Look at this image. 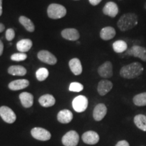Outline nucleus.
I'll return each mask as SVG.
<instances>
[{
	"label": "nucleus",
	"instance_id": "8",
	"mask_svg": "<svg viewBox=\"0 0 146 146\" xmlns=\"http://www.w3.org/2000/svg\"><path fill=\"white\" fill-rule=\"evenodd\" d=\"M37 58L42 62L50 65H55L58 61L56 56L47 50L39 51L37 54Z\"/></svg>",
	"mask_w": 146,
	"mask_h": 146
},
{
	"label": "nucleus",
	"instance_id": "34",
	"mask_svg": "<svg viewBox=\"0 0 146 146\" xmlns=\"http://www.w3.org/2000/svg\"><path fill=\"white\" fill-rule=\"evenodd\" d=\"M3 49H4V46H3V42L0 39V56H1L3 52Z\"/></svg>",
	"mask_w": 146,
	"mask_h": 146
},
{
	"label": "nucleus",
	"instance_id": "31",
	"mask_svg": "<svg viewBox=\"0 0 146 146\" xmlns=\"http://www.w3.org/2000/svg\"><path fill=\"white\" fill-rule=\"evenodd\" d=\"M15 37V31L13 29H8L5 32V38L8 41H11Z\"/></svg>",
	"mask_w": 146,
	"mask_h": 146
},
{
	"label": "nucleus",
	"instance_id": "23",
	"mask_svg": "<svg viewBox=\"0 0 146 146\" xmlns=\"http://www.w3.org/2000/svg\"><path fill=\"white\" fill-rule=\"evenodd\" d=\"M8 72L13 76H25L27 74V69L23 66L14 65L11 66L8 69Z\"/></svg>",
	"mask_w": 146,
	"mask_h": 146
},
{
	"label": "nucleus",
	"instance_id": "14",
	"mask_svg": "<svg viewBox=\"0 0 146 146\" xmlns=\"http://www.w3.org/2000/svg\"><path fill=\"white\" fill-rule=\"evenodd\" d=\"M62 36L64 39L68 40V41H77L80 38V34L75 29H65L61 32Z\"/></svg>",
	"mask_w": 146,
	"mask_h": 146
},
{
	"label": "nucleus",
	"instance_id": "13",
	"mask_svg": "<svg viewBox=\"0 0 146 146\" xmlns=\"http://www.w3.org/2000/svg\"><path fill=\"white\" fill-rule=\"evenodd\" d=\"M107 114V107L104 104H98L94 108V112H93V116L95 120L100 121L105 117Z\"/></svg>",
	"mask_w": 146,
	"mask_h": 146
},
{
	"label": "nucleus",
	"instance_id": "19",
	"mask_svg": "<svg viewBox=\"0 0 146 146\" xmlns=\"http://www.w3.org/2000/svg\"><path fill=\"white\" fill-rule=\"evenodd\" d=\"M69 67H70L71 72L76 76L80 75L83 72V67H82L81 61L76 58H72L70 60Z\"/></svg>",
	"mask_w": 146,
	"mask_h": 146
},
{
	"label": "nucleus",
	"instance_id": "25",
	"mask_svg": "<svg viewBox=\"0 0 146 146\" xmlns=\"http://www.w3.org/2000/svg\"><path fill=\"white\" fill-rule=\"evenodd\" d=\"M134 123L138 129L146 131V116L143 114H137L134 117Z\"/></svg>",
	"mask_w": 146,
	"mask_h": 146
},
{
	"label": "nucleus",
	"instance_id": "17",
	"mask_svg": "<svg viewBox=\"0 0 146 146\" xmlns=\"http://www.w3.org/2000/svg\"><path fill=\"white\" fill-rule=\"evenodd\" d=\"M19 99L22 105L25 108H29L33 105L34 97L31 94L28 92H23L20 94Z\"/></svg>",
	"mask_w": 146,
	"mask_h": 146
},
{
	"label": "nucleus",
	"instance_id": "32",
	"mask_svg": "<svg viewBox=\"0 0 146 146\" xmlns=\"http://www.w3.org/2000/svg\"><path fill=\"white\" fill-rule=\"evenodd\" d=\"M115 146H130V145H129V143H128L127 141H125V140H122V141H118Z\"/></svg>",
	"mask_w": 146,
	"mask_h": 146
},
{
	"label": "nucleus",
	"instance_id": "4",
	"mask_svg": "<svg viewBox=\"0 0 146 146\" xmlns=\"http://www.w3.org/2000/svg\"><path fill=\"white\" fill-rule=\"evenodd\" d=\"M88 106V100L85 96H76L72 101L73 109L76 112L81 113L86 110Z\"/></svg>",
	"mask_w": 146,
	"mask_h": 146
},
{
	"label": "nucleus",
	"instance_id": "1",
	"mask_svg": "<svg viewBox=\"0 0 146 146\" xmlns=\"http://www.w3.org/2000/svg\"><path fill=\"white\" fill-rule=\"evenodd\" d=\"M143 70L141 64L135 62L122 67L120 70V75L127 79H133L141 75Z\"/></svg>",
	"mask_w": 146,
	"mask_h": 146
},
{
	"label": "nucleus",
	"instance_id": "3",
	"mask_svg": "<svg viewBox=\"0 0 146 146\" xmlns=\"http://www.w3.org/2000/svg\"><path fill=\"white\" fill-rule=\"evenodd\" d=\"M66 12L67 11L65 7L58 3H51L47 10L48 17L54 20L64 17Z\"/></svg>",
	"mask_w": 146,
	"mask_h": 146
},
{
	"label": "nucleus",
	"instance_id": "37",
	"mask_svg": "<svg viewBox=\"0 0 146 146\" xmlns=\"http://www.w3.org/2000/svg\"><path fill=\"white\" fill-rule=\"evenodd\" d=\"M144 8H145V10H146V2L144 3Z\"/></svg>",
	"mask_w": 146,
	"mask_h": 146
},
{
	"label": "nucleus",
	"instance_id": "12",
	"mask_svg": "<svg viewBox=\"0 0 146 146\" xmlns=\"http://www.w3.org/2000/svg\"><path fill=\"white\" fill-rule=\"evenodd\" d=\"M82 140L85 143L88 145H95L98 143L100 140L99 135L93 131H89L83 133L82 135Z\"/></svg>",
	"mask_w": 146,
	"mask_h": 146
},
{
	"label": "nucleus",
	"instance_id": "38",
	"mask_svg": "<svg viewBox=\"0 0 146 146\" xmlns=\"http://www.w3.org/2000/svg\"><path fill=\"white\" fill-rule=\"evenodd\" d=\"M74 1H78V0H74Z\"/></svg>",
	"mask_w": 146,
	"mask_h": 146
},
{
	"label": "nucleus",
	"instance_id": "35",
	"mask_svg": "<svg viewBox=\"0 0 146 146\" xmlns=\"http://www.w3.org/2000/svg\"><path fill=\"white\" fill-rule=\"evenodd\" d=\"M5 30V26L2 23H0V33H2Z\"/></svg>",
	"mask_w": 146,
	"mask_h": 146
},
{
	"label": "nucleus",
	"instance_id": "18",
	"mask_svg": "<svg viewBox=\"0 0 146 146\" xmlns=\"http://www.w3.org/2000/svg\"><path fill=\"white\" fill-rule=\"evenodd\" d=\"M58 120L60 123L68 124L72 121L73 118V114L69 110H62L60 111L57 115Z\"/></svg>",
	"mask_w": 146,
	"mask_h": 146
},
{
	"label": "nucleus",
	"instance_id": "16",
	"mask_svg": "<svg viewBox=\"0 0 146 146\" xmlns=\"http://www.w3.org/2000/svg\"><path fill=\"white\" fill-rule=\"evenodd\" d=\"M29 85V81L27 79H18L10 82L8 88L12 91H18L27 88Z\"/></svg>",
	"mask_w": 146,
	"mask_h": 146
},
{
	"label": "nucleus",
	"instance_id": "26",
	"mask_svg": "<svg viewBox=\"0 0 146 146\" xmlns=\"http://www.w3.org/2000/svg\"><path fill=\"white\" fill-rule=\"evenodd\" d=\"M112 48L116 53L121 54L127 50L128 45L127 43L123 40H117L113 43Z\"/></svg>",
	"mask_w": 146,
	"mask_h": 146
},
{
	"label": "nucleus",
	"instance_id": "28",
	"mask_svg": "<svg viewBox=\"0 0 146 146\" xmlns=\"http://www.w3.org/2000/svg\"><path fill=\"white\" fill-rule=\"evenodd\" d=\"M35 75L36 79L39 81H45L49 76V71L46 68L42 67L36 71Z\"/></svg>",
	"mask_w": 146,
	"mask_h": 146
},
{
	"label": "nucleus",
	"instance_id": "11",
	"mask_svg": "<svg viewBox=\"0 0 146 146\" xmlns=\"http://www.w3.org/2000/svg\"><path fill=\"white\" fill-rule=\"evenodd\" d=\"M102 12L106 16H108L111 18H114L118 14L119 9L116 3L113 2V1H109L106 3L104 6Z\"/></svg>",
	"mask_w": 146,
	"mask_h": 146
},
{
	"label": "nucleus",
	"instance_id": "36",
	"mask_svg": "<svg viewBox=\"0 0 146 146\" xmlns=\"http://www.w3.org/2000/svg\"><path fill=\"white\" fill-rule=\"evenodd\" d=\"M3 12V8H2V0H0V16H1Z\"/></svg>",
	"mask_w": 146,
	"mask_h": 146
},
{
	"label": "nucleus",
	"instance_id": "24",
	"mask_svg": "<svg viewBox=\"0 0 146 146\" xmlns=\"http://www.w3.org/2000/svg\"><path fill=\"white\" fill-rule=\"evenodd\" d=\"M19 23L25 27L27 31L30 33L34 32L35 27V25L30 18H27L25 16H21L19 18Z\"/></svg>",
	"mask_w": 146,
	"mask_h": 146
},
{
	"label": "nucleus",
	"instance_id": "22",
	"mask_svg": "<svg viewBox=\"0 0 146 146\" xmlns=\"http://www.w3.org/2000/svg\"><path fill=\"white\" fill-rule=\"evenodd\" d=\"M39 102L41 106L44 108H49L53 106L56 103V99L52 95L45 94L41 96L39 99Z\"/></svg>",
	"mask_w": 146,
	"mask_h": 146
},
{
	"label": "nucleus",
	"instance_id": "15",
	"mask_svg": "<svg viewBox=\"0 0 146 146\" xmlns=\"http://www.w3.org/2000/svg\"><path fill=\"white\" fill-rule=\"evenodd\" d=\"M113 84L110 81L104 79L99 82L98 85V92L100 96H104L112 90Z\"/></svg>",
	"mask_w": 146,
	"mask_h": 146
},
{
	"label": "nucleus",
	"instance_id": "39",
	"mask_svg": "<svg viewBox=\"0 0 146 146\" xmlns=\"http://www.w3.org/2000/svg\"><path fill=\"white\" fill-rule=\"evenodd\" d=\"M119 1H122V0H119Z\"/></svg>",
	"mask_w": 146,
	"mask_h": 146
},
{
	"label": "nucleus",
	"instance_id": "6",
	"mask_svg": "<svg viewBox=\"0 0 146 146\" xmlns=\"http://www.w3.org/2000/svg\"><path fill=\"white\" fill-rule=\"evenodd\" d=\"M0 116L3 121L8 124H12L16 121V116L10 108L5 106L0 107Z\"/></svg>",
	"mask_w": 146,
	"mask_h": 146
},
{
	"label": "nucleus",
	"instance_id": "30",
	"mask_svg": "<svg viewBox=\"0 0 146 146\" xmlns=\"http://www.w3.org/2000/svg\"><path fill=\"white\" fill-rule=\"evenodd\" d=\"M11 60L12 61H16V62H21L24 61L27 58V55L25 53H16V54H12L11 56Z\"/></svg>",
	"mask_w": 146,
	"mask_h": 146
},
{
	"label": "nucleus",
	"instance_id": "5",
	"mask_svg": "<svg viewBox=\"0 0 146 146\" xmlns=\"http://www.w3.org/2000/svg\"><path fill=\"white\" fill-rule=\"evenodd\" d=\"M79 141V135L75 131L66 133L62 139V142L65 146H76Z\"/></svg>",
	"mask_w": 146,
	"mask_h": 146
},
{
	"label": "nucleus",
	"instance_id": "20",
	"mask_svg": "<svg viewBox=\"0 0 146 146\" xmlns=\"http://www.w3.org/2000/svg\"><path fill=\"white\" fill-rule=\"evenodd\" d=\"M100 37L104 41L112 39L116 35V30L112 27H106L100 31Z\"/></svg>",
	"mask_w": 146,
	"mask_h": 146
},
{
	"label": "nucleus",
	"instance_id": "33",
	"mask_svg": "<svg viewBox=\"0 0 146 146\" xmlns=\"http://www.w3.org/2000/svg\"><path fill=\"white\" fill-rule=\"evenodd\" d=\"M102 1V0H89L90 4L94 5V6L98 5V4H99V3H101Z\"/></svg>",
	"mask_w": 146,
	"mask_h": 146
},
{
	"label": "nucleus",
	"instance_id": "27",
	"mask_svg": "<svg viewBox=\"0 0 146 146\" xmlns=\"http://www.w3.org/2000/svg\"><path fill=\"white\" fill-rule=\"evenodd\" d=\"M133 104L137 106H146V92L141 93L133 97Z\"/></svg>",
	"mask_w": 146,
	"mask_h": 146
},
{
	"label": "nucleus",
	"instance_id": "7",
	"mask_svg": "<svg viewBox=\"0 0 146 146\" xmlns=\"http://www.w3.org/2000/svg\"><path fill=\"white\" fill-rule=\"evenodd\" d=\"M129 56H134L141 59L143 62H146V47L139 46V45H133L126 53Z\"/></svg>",
	"mask_w": 146,
	"mask_h": 146
},
{
	"label": "nucleus",
	"instance_id": "29",
	"mask_svg": "<svg viewBox=\"0 0 146 146\" xmlns=\"http://www.w3.org/2000/svg\"><path fill=\"white\" fill-rule=\"evenodd\" d=\"M84 87L81 83L78 82H73L70 84L69 86V91L72 92H81L83 90Z\"/></svg>",
	"mask_w": 146,
	"mask_h": 146
},
{
	"label": "nucleus",
	"instance_id": "10",
	"mask_svg": "<svg viewBox=\"0 0 146 146\" xmlns=\"http://www.w3.org/2000/svg\"><path fill=\"white\" fill-rule=\"evenodd\" d=\"M99 75L102 78H109L113 76V66L111 62L106 61L100 66L98 69Z\"/></svg>",
	"mask_w": 146,
	"mask_h": 146
},
{
	"label": "nucleus",
	"instance_id": "21",
	"mask_svg": "<svg viewBox=\"0 0 146 146\" xmlns=\"http://www.w3.org/2000/svg\"><path fill=\"white\" fill-rule=\"evenodd\" d=\"M33 46V42L29 39H24L20 40L16 43V48L21 53L29 52Z\"/></svg>",
	"mask_w": 146,
	"mask_h": 146
},
{
	"label": "nucleus",
	"instance_id": "9",
	"mask_svg": "<svg viewBox=\"0 0 146 146\" xmlns=\"http://www.w3.org/2000/svg\"><path fill=\"white\" fill-rule=\"evenodd\" d=\"M31 135L35 139L39 141H48L51 138V133L46 129L41 127H35L31 130Z\"/></svg>",
	"mask_w": 146,
	"mask_h": 146
},
{
	"label": "nucleus",
	"instance_id": "2",
	"mask_svg": "<svg viewBox=\"0 0 146 146\" xmlns=\"http://www.w3.org/2000/svg\"><path fill=\"white\" fill-rule=\"evenodd\" d=\"M138 24V16L136 14L129 12L120 16L117 22V26L121 31L125 32L136 27Z\"/></svg>",
	"mask_w": 146,
	"mask_h": 146
}]
</instances>
